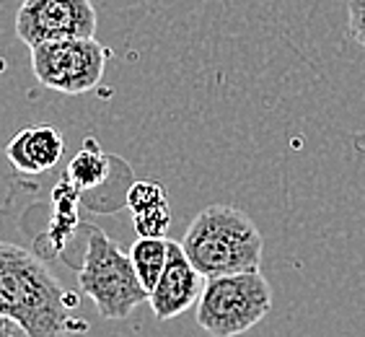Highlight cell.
I'll return each instance as SVG.
<instances>
[{"mask_svg": "<svg viewBox=\"0 0 365 337\" xmlns=\"http://www.w3.org/2000/svg\"><path fill=\"white\" fill-rule=\"evenodd\" d=\"M76 306V293L63 288L36 254L0 241V314L16 319L29 337H52L88 330L71 316Z\"/></svg>", "mask_w": 365, "mask_h": 337, "instance_id": "1", "label": "cell"}, {"mask_svg": "<svg viewBox=\"0 0 365 337\" xmlns=\"http://www.w3.org/2000/svg\"><path fill=\"white\" fill-rule=\"evenodd\" d=\"M182 246L192 265L205 275L259 270L264 239L252 218L233 205H207L195 216Z\"/></svg>", "mask_w": 365, "mask_h": 337, "instance_id": "2", "label": "cell"}, {"mask_svg": "<svg viewBox=\"0 0 365 337\" xmlns=\"http://www.w3.org/2000/svg\"><path fill=\"white\" fill-rule=\"evenodd\" d=\"M78 286L96 303L104 319H127L148 301V288L135 270L130 252H122L98 226H88L83 262L78 267Z\"/></svg>", "mask_w": 365, "mask_h": 337, "instance_id": "3", "label": "cell"}, {"mask_svg": "<svg viewBox=\"0 0 365 337\" xmlns=\"http://www.w3.org/2000/svg\"><path fill=\"white\" fill-rule=\"evenodd\" d=\"M272 309V288L259 270L212 275L197 301V324L212 337L249 332Z\"/></svg>", "mask_w": 365, "mask_h": 337, "instance_id": "4", "label": "cell"}, {"mask_svg": "<svg viewBox=\"0 0 365 337\" xmlns=\"http://www.w3.org/2000/svg\"><path fill=\"white\" fill-rule=\"evenodd\" d=\"M31 71L36 81L60 94L93 91L106 71L109 49L96 36H73V39H52L29 47Z\"/></svg>", "mask_w": 365, "mask_h": 337, "instance_id": "5", "label": "cell"}, {"mask_svg": "<svg viewBox=\"0 0 365 337\" xmlns=\"http://www.w3.org/2000/svg\"><path fill=\"white\" fill-rule=\"evenodd\" d=\"M96 8L91 0H24L16 14V34L26 47L52 39L96 34Z\"/></svg>", "mask_w": 365, "mask_h": 337, "instance_id": "6", "label": "cell"}, {"mask_svg": "<svg viewBox=\"0 0 365 337\" xmlns=\"http://www.w3.org/2000/svg\"><path fill=\"white\" fill-rule=\"evenodd\" d=\"M205 281L207 278L192 265V260L184 252L182 241H169V260H166V267H163L155 288L148 296L153 316L161 319V322L182 316L184 311L192 309L200 301Z\"/></svg>", "mask_w": 365, "mask_h": 337, "instance_id": "7", "label": "cell"}, {"mask_svg": "<svg viewBox=\"0 0 365 337\" xmlns=\"http://www.w3.org/2000/svg\"><path fill=\"white\" fill-rule=\"evenodd\" d=\"M65 154V138L55 125L36 122V125L21 127L8 141L6 159L14 164L21 174H44Z\"/></svg>", "mask_w": 365, "mask_h": 337, "instance_id": "8", "label": "cell"}, {"mask_svg": "<svg viewBox=\"0 0 365 337\" xmlns=\"http://www.w3.org/2000/svg\"><path fill=\"white\" fill-rule=\"evenodd\" d=\"M112 164H114V159L101 151L96 138H86L81 151H78V154L71 159V164H68L65 179H68L73 187H78L81 192H88L109 179Z\"/></svg>", "mask_w": 365, "mask_h": 337, "instance_id": "9", "label": "cell"}, {"mask_svg": "<svg viewBox=\"0 0 365 337\" xmlns=\"http://www.w3.org/2000/svg\"><path fill=\"white\" fill-rule=\"evenodd\" d=\"M130 260L140 275L143 286L150 293L161 278L166 260H169V239L166 236H140L130 249Z\"/></svg>", "mask_w": 365, "mask_h": 337, "instance_id": "10", "label": "cell"}, {"mask_svg": "<svg viewBox=\"0 0 365 337\" xmlns=\"http://www.w3.org/2000/svg\"><path fill=\"white\" fill-rule=\"evenodd\" d=\"M133 226L135 231H138V236H163L171 226L169 200L153 205V208H145V211L133 213Z\"/></svg>", "mask_w": 365, "mask_h": 337, "instance_id": "11", "label": "cell"}, {"mask_svg": "<svg viewBox=\"0 0 365 337\" xmlns=\"http://www.w3.org/2000/svg\"><path fill=\"white\" fill-rule=\"evenodd\" d=\"M166 200H169L166 190H163V184H158V182H133L125 192V205L133 213L153 208V205L166 203Z\"/></svg>", "mask_w": 365, "mask_h": 337, "instance_id": "12", "label": "cell"}, {"mask_svg": "<svg viewBox=\"0 0 365 337\" xmlns=\"http://www.w3.org/2000/svg\"><path fill=\"white\" fill-rule=\"evenodd\" d=\"M347 36L365 49V0H347Z\"/></svg>", "mask_w": 365, "mask_h": 337, "instance_id": "13", "label": "cell"}, {"mask_svg": "<svg viewBox=\"0 0 365 337\" xmlns=\"http://www.w3.org/2000/svg\"><path fill=\"white\" fill-rule=\"evenodd\" d=\"M0 337H29V335L21 324L16 322V319L0 314Z\"/></svg>", "mask_w": 365, "mask_h": 337, "instance_id": "14", "label": "cell"}]
</instances>
